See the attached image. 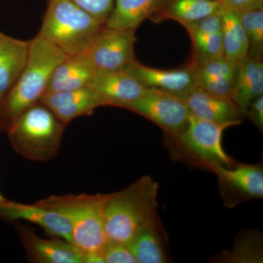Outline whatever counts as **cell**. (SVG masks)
Wrapping results in <instances>:
<instances>
[{"label": "cell", "mask_w": 263, "mask_h": 263, "mask_svg": "<svg viewBox=\"0 0 263 263\" xmlns=\"http://www.w3.org/2000/svg\"><path fill=\"white\" fill-rule=\"evenodd\" d=\"M27 257L37 263H84V254L74 243L54 238H43L29 226L17 224Z\"/></svg>", "instance_id": "obj_11"}, {"label": "cell", "mask_w": 263, "mask_h": 263, "mask_svg": "<svg viewBox=\"0 0 263 263\" xmlns=\"http://www.w3.org/2000/svg\"><path fill=\"white\" fill-rule=\"evenodd\" d=\"M66 126L44 104L37 103L7 132L13 149L24 159L45 162L56 157Z\"/></svg>", "instance_id": "obj_5"}, {"label": "cell", "mask_w": 263, "mask_h": 263, "mask_svg": "<svg viewBox=\"0 0 263 263\" xmlns=\"http://www.w3.org/2000/svg\"><path fill=\"white\" fill-rule=\"evenodd\" d=\"M107 195H52L37 203L65 216L72 229V243L86 254L100 252L108 240L105 229Z\"/></svg>", "instance_id": "obj_3"}, {"label": "cell", "mask_w": 263, "mask_h": 263, "mask_svg": "<svg viewBox=\"0 0 263 263\" xmlns=\"http://www.w3.org/2000/svg\"><path fill=\"white\" fill-rule=\"evenodd\" d=\"M183 100L190 114L202 120L237 126L245 117L231 98L209 94L197 86Z\"/></svg>", "instance_id": "obj_16"}, {"label": "cell", "mask_w": 263, "mask_h": 263, "mask_svg": "<svg viewBox=\"0 0 263 263\" xmlns=\"http://www.w3.org/2000/svg\"><path fill=\"white\" fill-rule=\"evenodd\" d=\"M261 95H263L262 58L247 56L239 63L230 98L245 115L249 104Z\"/></svg>", "instance_id": "obj_21"}, {"label": "cell", "mask_w": 263, "mask_h": 263, "mask_svg": "<svg viewBox=\"0 0 263 263\" xmlns=\"http://www.w3.org/2000/svg\"><path fill=\"white\" fill-rule=\"evenodd\" d=\"M8 200V199L5 198L3 195H2L1 192H0V205H3L5 202Z\"/></svg>", "instance_id": "obj_30"}, {"label": "cell", "mask_w": 263, "mask_h": 263, "mask_svg": "<svg viewBox=\"0 0 263 263\" xmlns=\"http://www.w3.org/2000/svg\"><path fill=\"white\" fill-rule=\"evenodd\" d=\"M182 26L187 31L193 43L190 65L201 63L223 55L221 9L197 22Z\"/></svg>", "instance_id": "obj_18"}, {"label": "cell", "mask_w": 263, "mask_h": 263, "mask_svg": "<svg viewBox=\"0 0 263 263\" xmlns=\"http://www.w3.org/2000/svg\"><path fill=\"white\" fill-rule=\"evenodd\" d=\"M163 0H116L105 25L122 29H136L159 9Z\"/></svg>", "instance_id": "obj_23"}, {"label": "cell", "mask_w": 263, "mask_h": 263, "mask_svg": "<svg viewBox=\"0 0 263 263\" xmlns=\"http://www.w3.org/2000/svg\"><path fill=\"white\" fill-rule=\"evenodd\" d=\"M40 103L47 106L66 127L76 118L91 115L96 109L109 106L103 95L90 86L46 93Z\"/></svg>", "instance_id": "obj_10"}, {"label": "cell", "mask_w": 263, "mask_h": 263, "mask_svg": "<svg viewBox=\"0 0 263 263\" xmlns=\"http://www.w3.org/2000/svg\"><path fill=\"white\" fill-rule=\"evenodd\" d=\"M219 2L238 14L263 7V0H219Z\"/></svg>", "instance_id": "obj_29"}, {"label": "cell", "mask_w": 263, "mask_h": 263, "mask_svg": "<svg viewBox=\"0 0 263 263\" xmlns=\"http://www.w3.org/2000/svg\"><path fill=\"white\" fill-rule=\"evenodd\" d=\"M89 86L103 95L109 106L126 109L147 89L126 70L97 71Z\"/></svg>", "instance_id": "obj_14"}, {"label": "cell", "mask_w": 263, "mask_h": 263, "mask_svg": "<svg viewBox=\"0 0 263 263\" xmlns=\"http://www.w3.org/2000/svg\"><path fill=\"white\" fill-rule=\"evenodd\" d=\"M238 15L248 40V56L262 58L263 7Z\"/></svg>", "instance_id": "obj_25"}, {"label": "cell", "mask_w": 263, "mask_h": 263, "mask_svg": "<svg viewBox=\"0 0 263 263\" xmlns=\"http://www.w3.org/2000/svg\"><path fill=\"white\" fill-rule=\"evenodd\" d=\"M29 41L0 32V100L13 86L28 59Z\"/></svg>", "instance_id": "obj_20"}, {"label": "cell", "mask_w": 263, "mask_h": 263, "mask_svg": "<svg viewBox=\"0 0 263 263\" xmlns=\"http://www.w3.org/2000/svg\"><path fill=\"white\" fill-rule=\"evenodd\" d=\"M127 246L138 263L169 262L167 235L157 214L138 229Z\"/></svg>", "instance_id": "obj_17"}, {"label": "cell", "mask_w": 263, "mask_h": 263, "mask_svg": "<svg viewBox=\"0 0 263 263\" xmlns=\"http://www.w3.org/2000/svg\"><path fill=\"white\" fill-rule=\"evenodd\" d=\"M224 202L255 200L263 197V168L261 164H238L229 167H215Z\"/></svg>", "instance_id": "obj_9"}, {"label": "cell", "mask_w": 263, "mask_h": 263, "mask_svg": "<svg viewBox=\"0 0 263 263\" xmlns=\"http://www.w3.org/2000/svg\"><path fill=\"white\" fill-rule=\"evenodd\" d=\"M189 65L193 70L197 87L209 94L230 98L239 64L221 55L201 63Z\"/></svg>", "instance_id": "obj_15"}, {"label": "cell", "mask_w": 263, "mask_h": 263, "mask_svg": "<svg viewBox=\"0 0 263 263\" xmlns=\"http://www.w3.org/2000/svg\"><path fill=\"white\" fill-rule=\"evenodd\" d=\"M146 89L159 90L184 100L195 87L193 70L190 65L173 70L153 68L133 62L125 69Z\"/></svg>", "instance_id": "obj_12"}, {"label": "cell", "mask_w": 263, "mask_h": 263, "mask_svg": "<svg viewBox=\"0 0 263 263\" xmlns=\"http://www.w3.org/2000/svg\"><path fill=\"white\" fill-rule=\"evenodd\" d=\"M67 57L40 35L29 41L28 59L8 92L0 100V131L7 133L21 116L46 94L57 66Z\"/></svg>", "instance_id": "obj_1"}, {"label": "cell", "mask_w": 263, "mask_h": 263, "mask_svg": "<svg viewBox=\"0 0 263 263\" xmlns=\"http://www.w3.org/2000/svg\"><path fill=\"white\" fill-rule=\"evenodd\" d=\"M223 55L228 60L239 64L248 56L249 43L239 15L221 5Z\"/></svg>", "instance_id": "obj_24"}, {"label": "cell", "mask_w": 263, "mask_h": 263, "mask_svg": "<svg viewBox=\"0 0 263 263\" xmlns=\"http://www.w3.org/2000/svg\"><path fill=\"white\" fill-rule=\"evenodd\" d=\"M221 8L219 0H163L150 19L154 22L174 20L183 25L209 16Z\"/></svg>", "instance_id": "obj_22"}, {"label": "cell", "mask_w": 263, "mask_h": 263, "mask_svg": "<svg viewBox=\"0 0 263 263\" xmlns=\"http://www.w3.org/2000/svg\"><path fill=\"white\" fill-rule=\"evenodd\" d=\"M76 5L92 15L95 18L106 24L111 14L114 0H72Z\"/></svg>", "instance_id": "obj_27"}, {"label": "cell", "mask_w": 263, "mask_h": 263, "mask_svg": "<svg viewBox=\"0 0 263 263\" xmlns=\"http://www.w3.org/2000/svg\"><path fill=\"white\" fill-rule=\"evenodd\" d=\"M104 25L72 0H48L38 35L74 56L86 53Z\"/></svg>", "instance_id": "obj_4"}, {"label": "cell", "mask_w": 263, "mask_h": 263, "mask_svg": "<svg viewBox=\"0 0 263 263\" xmlns=\"http://www.w3.org/2000/svg\"><path fill=\"white\" fill-rule=\"evenodd\" d=\"M105 263H137L125 243L107 240L100 250Z\"/></svg>", "instance_id": "obj_26"}, {"label": "cell", "mask_w": 263, "mask_h": 263, "mask_svg": "<svg viewBox=\"0 0 263 263\" xmlns=\"http://www.w3.org/2000/svg\"><path fill=\"white\" fill-rule=\"evenodd\" d=\"M233 126L230 123L209 122L191 115L184 130L169 139L176 145V153L197 166L209 171L215 167H232L236 162L223 148L222 136L227 129Z\"/></svg>", "instance_id": "obj_6"}, {"label": "cell", "mask_w": 263, "mask_h": 263, "mask_svg": "<svg viewBox=\"0 0 263 263\" xmlns=\"http://www.w3.org/2000/svg\"><path fill=\"white\" fill-rule=\"evenodd\" d=\"M136 30L104 25L86 52L97 71L124 70L137 61Z\"/></svg>", "instance_id": "obj_7"}, {"label": "cell", "mask_w": 263, "mask_h": 263, "mask_svg": "<svg viewBox=\"0 0 263 263\" xmlns=\"http://www.w3.org/2000/svg\"><path fill=\"white\" fill-rule=\"evenodd\" d=\"M159 184L143 176L121 190L107 195L105 229L107 239L127 245L132 237L157 214Z\"/></svg>", "instance_id": "obj_2"}, {"label": "cell", "mask_w": 263, "mask_h": 263, "mask_svg": "<svg viewBox=\"0 0 263 263\" xmlns=\"http://www.w3.org/2000/svg\"><path fill=\"white\" fill-rule=\"evenodd\" d=\"M252 123L261 133L263 130V95L256 98L250 104L245 112Z\"/></svg>", "instance_id": "obj_28"}, {"label": "cell", "mask_w": 263, "mask_h": 263, "mask_svg": "<svg viewBox=\"0 0 263 263\" xmlns=\"http://www.w3.org/2000/svg\"><path fill=\"white\" fill-rule=\"evenodd\" d=\"M0 218L8 221H28L52 236L72 243V229L65 216L37 202L29 205L8 200L0 205Z\"/></svg>", "instance_id": "obj_13"}, {"label": "cell", "mask_w": 263, "mask_h": 263, "mask_svg": "<svg viewBox=\"0 0 263 263\" xmlns=\"http://www.w3.org/2000/svg\"><path fill=\"white\" fill-rule=\"evenodd\" d=\"M127 109L155 123L168 138L179 136L187 126L191 116L182 99L152 89H147L144 95Z\"/></svg>", "instance_id": "obj_8"}, {"label": "cell", "mask_w": 263, "mask_h": 263, "mask_svg": "<svg viewBox=\"0 0 263 263\" xmlns=\"http://www.w3.org/2000/svg\"><path fill=\"white\" fill-rule=\"evenodd\" d=\"M96 72L86 53L67 56L52 72L46 93L86 87L91 84Z\"/></svg>", "instance_id": "obj_19"}]
</instances>
